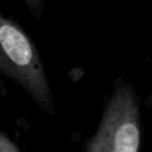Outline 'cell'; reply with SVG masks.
Returning a JSON list of instances; mask_svg holds the SVG:
<instances>
[{
  "instance_id": "obj_1",
  "label": "cell",
  "mask_w": 152,
  "mask_h": 152,
  "mask_svg": "<svg viewBox=\"0 0 152 152\" xmlns=\"http://www.w3.org/2000/svg\"><path fill=\"white\" fill-rule=\"evenodd\" d=\"M140 145L139 111L129 86L116 87L94 137L88 140V152H136Z\"/></svg>"
},
{
  "instance_id": "obj_2",
  "label": "cell",
  "mask_w": 152,
  "mask_h": 152,
  "mask_svg": "<svg viewBox=\"0 0 152 152\" xmlns=\"http://www.w3.org/2000/svg\"><path fill=\"white\" fill-rule=\"evenodd\" d=\"M0 151H18V147L13 145L7 137L0 134Z\"/></svg>"
}]
</instances>
